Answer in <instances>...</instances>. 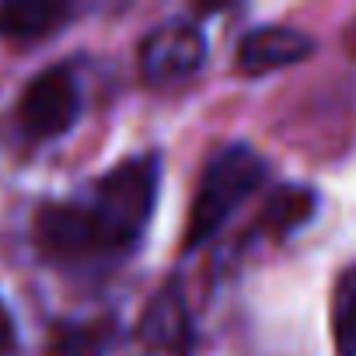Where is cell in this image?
Masks as SVG:
<instances>
[{
  "instance_id": "cell-5",
  "label": "cell",
  "mask_w": 356,
  "mask_h": 356,
  "mask_svg": "<svg viewBox=\"0 0 356 356\" xmlns=\"http://www.w3.org/2000/svg\"><path fill=\"white\" fill-rule=\"evenodd\" d=\"M314 53V39L290 25H262L252 29L238 42V70L248 77H262L283 67H293Z\"/></svg>"
},
{
  "instance_id": "cell-6",
  "label": "cell",
  "mask_w": 356,
  "mask_h": 356,
  "mask_svg": "<svg viewBox=\"0 0 356 356\" xmlns=\"http://www.w3.org/2000/svg\"><path fill=\"white\" fill-rule=\"evenodd\" d=\"M140 342L150 356H186L193 346V321L178 286H164L143 311Z\"/></svg>"
},
{
  "instance_id": "cell-11",
  "label": "cell",
  "mask_w": 356,
  "mask_h": 356,
  "mask_svg": "<svg viewBox=\"0 0 356 356\" xmlns=\"http://www.w3.org/2000/svg\"><path fill=\"white\" fill-rule=\"evenodd\" d=\"M11 349H15V318L0 300V356H8Z\"/></svg>"
},
{
  "instance_id": "cell-3",
  "label": "cell",
  "mask_w": 356,
  "mask_h": 356,
  "mask_svg": "<svg viewBox=\"0 0 356 356\" xmlns=\"http://www.w3.org/2000/svg\"><path fill=\"white\" fill-rule=\"evenodd\" d=\"M84 91L74 63H56L35 74L18 98V126L29 140H60L81 119Z\"/></svg>"
},
{
  "instance_id": "cell-2",
  "label": "cell",
  "mask_w": 356,
  "mask_h": 356,
  "mask_svg": "<svg viewBox=\"0 0 356 356\" xmlns=\"http://www.w3.org/2000/svg\"><path fill=\"white\" fill-rule=\"evenodd\" d=\"M266 161L245 147V143H231L224 147L203 171L200 189L189 210V231H186V248H203L210 238H217L224 231V224L248 203V196H255L266 182Z\"/></svg>"
},
{
  "instance_id": "cell-1",
  "label": "cell",
  "mask_w": 356,
  "mask_h": 356,
  "mask_svg": "<svg viewBox=\"0 0 356 356\" xmlns=\"http://www.w3.org/2000/svg\"><path fill=\"white\" fill-rule=\"evenodd\" d=\"M161 161L154 154L129 157L60 203H46L35 217V245L46 262L74 273L108 269L122 262L157 207Z\"/></svg>"
},
{
  "instance_id": "cell-7",
  "label": "cell",
  "mask_w": 356,
  "mask_h": 356,
  "mask_svg": "<svg viewBox=\"0 0 356 356\" xmlns=\"http://www.w3.org/2000/svg\"><path fill=\"white\" fill-rule=\"evenodd\" d=\"M74 4L60 0H18V4H0V35L8 39H42L56 32L67 18H74Z\"/></svg>"
},
{
  "instance_id": "cell-4",
  "label": "cell",
  "mask_w": 356,
  "mask_h": 356,
  "mask_svg": "<svg viewBox=\"0 0 356 356\" xmlns=\"http://www.w3.org/2000/svg\"><path fill=\"white\" fill-rule=\"evenodd\" d=\"M207 63V35L189 18L154 25L140 39V74L147 84H175L200 74Z\"/></svg>"
},
{
  "instance_id": "cell-8",
  "label": "cell",
  "mask_w": 356,
  "mask_h": 356,
  "mask_svg": "<svg viewBox=\"0 0 356 356\" xmlns=\"http://www.w3.org/2000/svg\"><path fill=\"white\" fill-rule=\"evenodd\" d=\"M112 342L108 321H67L53 332L46 356H105Z\"/></svg>"
},
{
  "instance_id": "cell-9",
  "label": "cell",
  "mask_w": 356,
  "mask_h": 356,
  "mask_svg": "<svg viewBox=\"0 0 356 356\" xmlns=\"http://www.w3.org/2000/svg\"><path fill=\"white\" fill-rule=\"evenodd\" d=\"M332 335L339 356H356V266L342 269L332 290Z\"/></svg>"
},
{
  "instance_id": "cell-10",
  "label": "cell",
  "mask_w": 356,
  "mask_h": 356,
  "mask_svg": "<svg viewBox=\"0 0 356 356\" xmlns=\"http://www.w3.org/2000/svg\"><path fill=\"white\" fill-rule=\"evenodd\" d=\"M314 207H318V196H314L311 189L286 186V189H280V193L269 200V207H266V213H262V224H266L276 238H283V234L297 231L300 224H307L311 213H314Z\"/></svg>"
}]
</instances>
